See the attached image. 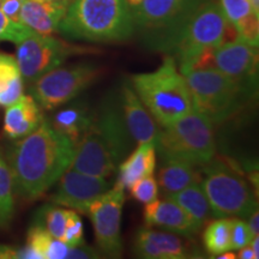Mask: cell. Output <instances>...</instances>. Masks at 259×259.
<instances>
[{
  "label": "cell",
  "mask_w": 259,
  "mask_h": 259,
  "mask_svg": "<svg viewBox=\"0 0 259 259\" xmlns=\"http://www.w3.org/2000/svg\"><path fill=\"white\" fill-rule=\"evenodd\" d=\"M231 32L236 30L226 19L219 3L205 0L184 29L170 56L179 65L180 72H185L204 52L228 41Z\"/></svg>",
  "instance_id": "8"
},
{
  "label": "cell",
  "mask_w": 259,
  "mask_h": 259,
  "mask_svg": "<svg viewBox=\"0 0 259 259\" xmlns=\"http://www.w3.org/2000/svg\"><path fill=\"white\" fill-rule=\"evenodd\" d=\"M200 185L215 218H247L257 208L248 183L235 169L220 160L204 164Z\"/></svg>",
  "instance_id": "9"
},
{
  "label": "cell",
  "mask_w": 259,
  "mask_h": 259,
  "mask_svg": "<svg viewBox=\"0 0 259 259\" xmlns=\"http://www.w3.org/2000/svg\"><path fill=\"white\" fill-rule=\"evenodd\" d=\"M158 171V190H161L164 198L179 192L194 183H200L202 176L197 166L180 160H162Z\"/></svg>",
  "instance_id": "22"
},
{
  "label": "cell",
  "mask_w": 259,
  "mask_h": 259,
  "mask_svg": "<svg viewBox=\"0 0 259 259\" xmlns=\"http://www.w3.org/2000/svg\"><path fill=\"white\" fill-rule=\"evenodd\" d=\"M53 239L44 227L34 222L28 231L27 245L23 250L18 251V258L47 259L48 248Z\"/></svg>",
  "instance_id": "28"
},
{
  "label": "cell",
  "mask_w": 259,
  "mask_h": 259,
  "mask_svg": "<svg viewBox=\"0 0 259 259\" xmlns=\"http://www.w3.org/2000/svg\"><path fill=\"white\" fill-rule=\"evenodd\" d=\"M65 244L69 246H76L84 242L83 238V222L80 220L78 212L71 210L67 216L66 227H65L64 236L61 239Z\"/></svg>",
  "instance_id": "32"
},
{
  "label": "cell",
  "mask_w": 259,
  "mask_h": 259,
  "mask_svg": "<svg viewBox=\"0 0 259 259\" xmlns=\"http://www.w3.org/2000/svg\"><path fill=\"white\" fill-rule=\"evenodd\" d=\"M239 253L236 255V258H240V259H258L257 255H255L254 251L252 250L251 245L247 244L245 246H242L241 248H239Z\"/></svg>",
  "instance_id": "39"
},
{
  "label": "cell",
  "mask_w": 259,
  "mask_h": 259,
  "mask_svg": "<svg viewBox=\"0 0 259 259\" xmlns=\"http://www.w3.org/2000/svg\"><path fill=\"white\" fill-rule=\"evenodd\" d=\"M121 106L126 125L134 141L138 144L145 142H154L156 144L160 128L157 127L155 119L136 94L134 87L130 85L128 83L122 87Z\"/></svg>",
  "instance_id": "17"
},
{
  "label": "cell",
  "mask_w": 259,
  "mask_h": 259,
  "mask_svg": "<svg viewBox=\"0 0 259 259\" xmlns=\"http://www.w3.org/2000/svg\"><path fill=\"white\" fill-rule=\"evenodd\" d=\"M69 247L70 246L65 244L63 240L53 239L51 242L50 248H48L47 259H66Z\"/></svg>",
  "instance_id": "36"
},
{
  "label": "cell",
  "mask_w": 259,
  "mask_h": 259,
  "mask_svg": "<svg viewBox=\"0 0 259 259\" xmlns=\"http://www.w3.org/2000/svg\"><path fill=\"white\" fill-rule=\"evenodd\" d=\"M14 181L5 158L0 155V229L10 226L15 213Z\"/></svg>",
  "instance_id": "27"
},
{
  "label": "cell",
  "mask_w": 259,
  "mask_h": 259,
  "mask_svg": "<svg viewBox=\"0 0 259 259\" xmlns=\"http://www.w3.org/2000/svg\"><path fill=\"white\" fill-rule=\"evenodd\" d=\"M251 234L244 220L231 218V251H238L251 241Z\"/></svg>",
  "instance_id": "33"
},
{
  "label": "cell",
  "mask_w": 259,
  "mask_h": 259,
  "mask_svg": "<svg viewBox=\"0 0 259 259\" xmlns=\"http://www.w3.org/2000/svg\"><path fill=\"white\" fill-rule=\"evenodd\" d=\"M168 198L179 204L200 228L205 225L206 221L213 218L209 200L204 193L200 183H194L179 192L171 194Z\"/></svg>",
  "instance_id": "24"
},
{
  "label": "cell",
  "mask_w": 259,
  "mask_h": 259,
  "mask_svg": "<svg viewBox=\"0 0 259 259\" xmlns=\"http://www.w3.org/2000/svg\"><path fill=\"white\" fill-rule=\"evenodd\" d=\"M132 198L143 204H149L157 199L158 197V184L154 176L144 177L135 181L128 187Z\"/></svg>",
  "instance_id": "30"
},
{
  "label": "cell",
  "mask_w": 259,
  "mask_h": 259,
  "mask_svg": "<svg viewBox=\"0 0 259 259\" xmlns=\"http://www.w3.org/2000/svg\"><path fill=\"white\" fill-rule=\"evenodd\" d=\"M101 257L100 252L95 247L88 246L87 244L70 246L69 252H67V257L69 259H96Z\"/></svg>",
  "instance_id": "34"
},
{
  "label": "cell",
  "mask_w": 259,
  "mask_h": 259,
  "mask_svg": "<svg viewBox=\"0 0 259 259\" xmlns=\"http://www.w3.org/2000/svg\"><path fill=\"white\" fill-rule=\"evenodd\" d=\"M24 80L14 56L0 53V106L8 107L23 95Z\"/></svg>",
  "instance_id": "25"
},
{
  "label": "cell",
  "mask_w": 259,
  "mask_h": 259,
  "mask_svg": "<svg viewBox=\"0 0 259 259\" xmlns=\"http://www.w3.org/2000/svg\"><path fill=\"white\" fill-rule=\"evenodd\" d=\"M31 31L32 30L25 27L24 24L11 21L0 11V42L10 41L17 44Z\"/></svg>",
  "instance_id": "31"
},
{
  "label": "cell",
  "mask_w": 259,
  "mask_h": 259,
  "mask_svg": "<svg viewBox=\"0 0 259 259\" xmlns=\"http://www.w3.org/2000/svg\"><path fill=\"white\" fill-rule=\"evenodd\" d=\"M124 203L125 190L114 185L89 205L97 251L107 258H120L122 254L120 223Z\"/></svg>",
  "instance_id": "12"
},
{
  "label": "cell",
  "mask_w": 259,
  "mask_h": 259,
  "mask_svg": "<svg viewBox=\"0 0 259 259\" xmlns=\"http://www.w3.org/2000/svg\"><path fill=\"white\" fill-rule=\"evenodd\" d=\"M246 219H247V222H246V225H247V227H248V231H250L251 238H253V236L258 235V233H259V212H258V206Z\"/></svg>",
  "instance_id": "37"
},
{
  "label": "cell",
  "mask_w": 259,
  "mask_h": 259,
  "mask_svg": "<svg viewBox=\"0 0 259 259\" xmlns=\"http://www.w3.org/2000/svg\"><path fill=\"white\" fill-rule=\"evenodd\" d=\"M205 0H143L131 9L135 32L148 50L170 54Z\"/></svg>",
  "instance_id": "5"
},
{
  "label": "cell",
  "mask_w": 259,
  "mask_h": 259,
  "mask_svg": "<svg viewBox=\"0 0 259 259\" xmlns=\"http://www.w3.org/2000/svg\"><path fill=\"white\" fill-rule=\"evenodd\" d=\"M203 242L212 257L231 251V219L219 218L210 222L204 231Z\"/></svg>",
  "instance_id": "26"
},
{
  "label": "cell",
  "mask_w": 259,
  "mask_h": 259,
  "mask_svg": "<svg viewBox=\"0 0 259 259\" xmlns=\"http://www.w3.org/2000/svg\"><path fill=\"white\" fill-rule=\"evenodd\" d=\"M57 183L56 192L52 194V203L84 215H88L93 200L111 189V181L106 178L80 173L71 167L65 170Z\"/></svg>",
  "instance_id": "13"
},
{
  "label": "cell",
  "mask_w": 259,
  "mask_h": 259,
  "mask_svg": "<svg viewBox=\"0 0 259 259\" xmlns=\"http://www.w3.org/2000/svg\"><path fill=\"white\" fill-rule=\"evenodd\" d=\"M58 31L71 40L124 42L135 34L126 0H72Z\"/></svg>",
  "instance_id": "3"
},
{
  "label": "cell",
  "mask_w": 259,
  "mask_h": 259,
  "mask_svg": "<svg viewBox=\"0 0 259 259\" xmlns=\"http://www.w3.org/2000/svg\"><path fill=\"white\" fill-rule=\"evenodd\" d=\"M132 139L121 101L108 100L94 112L89 127L77 144L71 168L108 179L127 156Z\"/></svg>",
  "instance_id": "2"
},
{
  "label": "cell",
  "mask_w": 259,
  "mask_h": 259,
  "mask_svg": "<svg viewBox=\"0 0 259 259\" xmlns=\"http://www.w3.org/2000/svg\"><path fill=\"white\" fill-rule=\"evenodd\" d=\"M136 257L144 259H186L190 257L183 240L170 232H160L143 227L134 241Z\"/></svg>",
  "instance_id": "15"
},
{
  "label": "cell",
  "mask_w": 259,
  "mask_h": 259,
  "mask_svg": "<svg viewBox=\"0 0 259 259\" xmlns=\"http://www.w3.org/2000/svg\"><path fill=\"white\" fill-rule=\"evenodd\" d=\"M16 45L15 58L23 80L28 84L61 66L70 58L95 52L93 48L69 44L52 35H40L34 31Z\"/></svg>",
  "instance_id": "10"
},
{
  "label": "cell",
  "mask_w": 259,
  "mask_h": 259,
  "mask_svg": "<svg viewBox=\"0 0 259 259\" xmlns=\"http://www.w3.org/2000/svg\"><path fill=\"white\" fill-rule=\"evenodd\" d=\"M18 258V250L8 245L0 244V259H15Z\"/></svg>",
  "instance_id": "38"
},
{
  "label": "cell",
  "mask_w": 259,
  "mask_h": 259,
  "mask_svg": "<svg viewBox=\"0 0 259 259\" xmlns=\"http://www.w3.org/2000/svg\"><path fill=\"white\" fill-rule=\"evenodd\" d=\"M100 70L92 63L57 67L30 84V96L41 108L53 111L76 99L95 82Z\"/></svg>",
  "instance_id": "11"
},
{
  "label": "cell",
  "mask_w": 259,
  "mask_h": 259,
  "mask_svg": "<svg viewBox=\"0 0 259 259\" xmlns=\"http://www.w3.org/2000/svg\"><path fill=\"white\" fill-rule=\"evenodd\" d=\"M250 2V4L252 5V8H253L255 14L259 15V0H248Z\"/></svg>",
  "instance_id": "43"
},
{
  "label": "cell",
  "mask_w": 259,
  "mask_h": 259,
  "mask_svg": "<svg viewBox=\"0 0 259 259\" xmlns=\"http://www.w3.org/2000/svg\"><path fill=\"white\" fill-rule=\"evenodd\" d=\"M156 154V144L154 142L139 143L126 160L119 164V176L115 185L126 190L138 179L154 176Z\"/></svg>",
  "instance_id": "20"
},
{
  "label": "cell",
  "mask_w": 259,
  "mask_h": 259,
  "mask_svg": "<svg viewBox=\"0 0 259 259\" xmlns=\"http://www.w3.org/2000/svg\"><path fill=\"white\" fill-rule=\"evenodd\" d=\"M69 211L70 209L59 208L56 204H52V205L48 204L38 210L35 218V223L44 227L54 239L61 240L64 236Z\"/></svg>",
  "instance_id": "29"
},
{
  "label": "cell",
  "mask_w": 259,
  "mask_h": 259,
  "mask_svg": "<svg viewBox=\"0 0 259 259\" xmlns=\"http://www.w3.org/2000/svg\"><path fill=\"white\" fill-rule=\"evenodd\" d=\"M248 244L251 245L252 250L254 251L255 255H257V258H259V235H255L253 238L251 239V241L248 242Z\"/></svg>",
  "instance_id": "40"
},
{
  "label": "cell",
  "mask_w": 259,
  "mask_h": 259,
  "mask_svg": "<svg viewBox=\"0 0 259 259\" xmlns=\"http://www.w3.org/2000/svg\"><path fill=\"white\" fill-rule=\"evenodd\" d=\"M131 83L145 108L162 127L193 111L189 85L170 54H166L155 71L132 76Z\"/></svg>",
  "instance_id": "4"
},
{
  "label": "cell",
  "mask_w": 259,
  "mask_h": 259,
  "mask_svg": "<svg viewBox=\"0 0 259 259\" xmlns=\"http://www.w3.org/2000/svg\"><path fill=\"white\" fill-rule=\"evenodd\" d=\"M93 114L94 111H90L84 103L76 102L56 113L50 122L58 132L66 136L77 145L89 127Z\"/></svg>",
  "instance_id": "23"
},
{
  "label": "cell",
  "mask_w": 259,
  "mask_h": 259,
  "mask_svg": "<svg viewBox=\"0 0 259 259\" xmlns=\"http://www.w3.org/2000/svg\"><path fill=\"white\" fill-rule=\"evenodd\" d=\"M156 151L162 160H180L202 167L215 156L213 124L198 112L192 111L160 130Z\"/></svg>",
  "instance_id": "7"
},
{
  "label": "cell",
  "mask_w": 259,
  "mask_h": 259,
  "mask_svg": "<svg viewBox=\"0 0 259 259\" xmlns=\"http://www.w3.org/2000/svg\"><path fill=\"white\" fill-rule=\"evenodd\" d=\"M67 8L51 0H23L19 21L40 35H52L58 31Z\"/></svg>",
  "instance_id": "19"
},
{
  "label": "cell",
  "mask_w": 259,
  "mask_h": 259,
  "mask_svg": "<svg viewBox=\"0 0 259 259\" xmlns=\"http://www.w3.org/2000/svg\"><path fill=\"white\" fill-rule=\"evenodd\" d=\"M51 2L57 3V4L64 5V6H66V8H69V5L72 3V0H51Z\"/></svg>",
  "instance_id": "44"
},
{
  "label": "cell",
  "mask_w": 259,
  "mask_h": 259,
  "mask_svg": "<svg viewBox=\"0 0 259 259\" xmlns=\"http://www.w3.org/2000/svg\"><path fill=\"white\" fill-rule=\"evenodd\" d=\"M189 85L193 111L215 124L228 120L240 111L254 88L226 76L216 69L181 72Z\"/></svg>",
  "instance_id": "6"
},
{
  "label": "cell",
  "mask_w": 259,
  "mask_h": 259,
  "mask_svg": "<svg viewBox=\"0 0 259 259\" xmlns=\"http://www.w3.org/2000/svg\"><path fill=\"white\" fill-rule=\"evenodd\" d=\"M144 222L148 227H158L183 236H192L200 231L189 213L170 198H157L145 204Z\"/></svg>",
  "instance_id": "16"
},
{
  "label": "cell",
  "mask_w": 259,
  "mask_h": 259,
  "mask_svg": "<svg viewBox=\"0 0 259 259\" xmlns=\"http://www.w3.org/2000/svg\"><path fill=\"white\" fill-rule=\"evenodd\" d=\"M76 147L45 119L31 134L15 139L5 157L15 192L28 200L42 196L71 167Z\"/></svg>",
  "instance_id": "1"
},
{
  "label": "cell",
  "mask_w": 259,
  "mask_h": 259,
  "mask_svg": "<svg viewBox=\"0 0 259 259\" xmlns=\"http://www.w3.org/2000/svg\"><path fill=\"white\" fill-rule=\"evenodd\" d=\"M223 15L238 32V36L258 47L259 15L248 0H220Z\"/></svg>",
  "instance_id": "21"
},
{
  "label": "cell",
  "mask_w": 259,
  "mask_h": 259,
  "mask_svg": "<svg viewBox=\"0 0 259 259\" xmlns=\"http://www.w3.org/2000/svg\"><path fill=\"white\" fill-rule=\"evenodd\" d=\"M142 2H143V0H126V3H127L130 6V9L137 8L138 5L142 4Z\"/></svg>",
  "instance_id": "42"
},
{
  "label": "cell",
  "mask_w": 259,
  "mask_h": 259,
  "mask_svg": "<svg viewBox=\"0 0 259 259\" xmlns=\"http://www.w3.org/2000/svg\"><path fill=\"white\" fill-rule=\"evenodd\" d=\"M44 121L41 107L30 95H22L6 107L4 134L10 139L23 138Z\"/></svg>",
  "instance_id": "18"
},
{
  "label": "cell",
  "mask_w": 259,
  "mask_h": 259,
  "mask_svg": "<svg viewBox=\"0 0 259 259\" xmlns=\"http://www.w3.org/2000/svg\"><path fill=\"white\" fill-rule=\"evenodd\" d=\"M212 63L213 69L254 88L258 73V47L238 36L213 50Z\"/></svg>",
  "instance_id": "14"
},
{
  "label": "cell",
  "mask_w": 259,
  "mask_h": 259,
  "mask_svg": "<svg viewBox=\"0 0 259 259\" xmlns=\"http://www.w3.org/2000/svg\"><path fill=\"white\" fill-rule=\"evenodd\" d=\"M22 4H23V0H2L0 2V11L11 21L21 23L19 12H21Z\"/></svg>",
  "instance_id": "35"
},
{
  "label": "cell",
  "mask_w": 259,
  "mask_h": 259,
  "mask_svg": "<svg viewBox=\"0 0 259 259\" xmlns=\"http://www.w3.org/2000/svg\"><path fill=\"white\" fill-rule=\"evenodd\" d=\"M216 258H219V259H235L236 254H234L231 251H227V252H225V253L216 255Z\"/></svg>",
  "instance_id": "41"
}]
</instances>
